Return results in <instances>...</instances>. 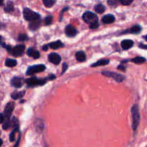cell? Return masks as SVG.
<instances>
[{"label":"cell","mask_w":147,"mask_h":147,"mask_svg":"<svg viewBox=\"0 0 147 147\" xmlns=\"http://www.w3.org/2000/svg\"><path fill=\"white\" fill-rule=\"evenodd\" d=\"M119 1L123 5H129L133 2V0H119Z\"/></svg>","instance_id":"cell-30"},{"label":"cell","mask_w":147,"mask_h":147,"mask_svg":"<svg viewBox=\"0 0 147 147\" xmlns=\"http://www.w3.org/2000/svg\"><path fill=\"white\" fill-rule=\"evenodd\" d=\"M45 66L43 64L34 65V66H30V67L28 68V69L27 70V72H26V74L32 75L34 74L39 73V72H42L45 70Z\"/></svg>","instance_id":"cell-6"},{"label":"cell","mask_w":147,"mask_h":147,"mask_svg":"<svg viewBox=\"0 0 147 147\" xmlns=\"http://www.w3.org/2000/svg\"><path fill=\"white\" fill-rule=\"evenodd\" d=\"M142 31V27L140 25H135L134 27H131L129 30H126V33H132V34H138Z\"/></svg>","instance_id":"cell-17"},{"label":"cell","mask_w":147,"mask_h":147,"mask_svg":"<svg viewBox=\"0 0 147 147\" xmlns=\"http://www.w3.org/2000/svg\"><path fill=\"white\" fill-rule=\"evenodd\" d=\"M98 26H99L98 22H96V23H94V24H90V29H96L97 27H98Z\"/></svg>","instance_id":"cell-31"},{"label":"cell","mask_w":147,"mask_h":147,"mask_svg":"<svg viewBox=\"0 0 147 147\" xmlns=\"http://www.w3.org/2000/svg\"><path fill=\"white\" fill-rule=\"evenodd\" d=\"M53 17L52 15H48L45 18V23L46 25H50L52 22H53Z\"/></svg>","instance_id":"cell-28"},{"label":"cell","mask_w":147,"mask_h":147,"mask_svg":"<svg viewBox=\"0 0 147 147\" xmlns=\"http://www.w3.org/2000/svg\"><path fill=\"white\" fill-rule=\"evenodd\" d=\"M3 1H4V0H1V5H3Z\"/></svg>","instance_id":"cell-38"},{"label":"cell","mask_w":147,"mask_h":147,"mask_svg":"<svg viewBox=\"0 0 147 147\" xmlns=\"http://www.w3.org/2000/svg\"><path fill=\"white\" fill-rule=\"evenodd\" d=\"M83 19L86 23L89 24H94L96 22H98V18L97 15L92 12H86L83 15Z\"/></svg>","instance_id":"cell-4"},{"label":"cell","mask_w":147,"mask_h":147,"mask_svg":"<svg viewBox=\"0 0 147 147\" xmlns=\"http://www.w3.org/2000/svg\"><path fill=\"white\" fill-rule=\"evenodd\" d=\"M11 84L15 88L21 87L22 85L21 78L17 77V76H15V77H14L11 80Z\"/></svg>","instance_id":"cell-13"},{"label":"cell","mask_w":147,"mask_h":147,"mask_svg":"<svg viewBox=\"0 0 147 147\" xmlns=\"http://www.w3.org/2000/svg\"><path fill=\"white\" fill-rule=\"evenodd\" d=\"M101 21L104 24H111L115 21V17L113 14H106L102 17Z\"/></svg>","instance_id":"cell-12"},{"label":"cell","mask_w":147,"mask_h":147,"mask_svg":"<svg viewBox=\"0 0 147 147\" xmlns=\"http://www.w3.org/2000/svg\"><path fill=\"white\" fill-rule=\"evenodd\" d=\"M118 69H119V70L123 71H126V68L123 66H118Z\"/></svg>","instance_id":"cell-34"},{"label":"cell","mask_w":147,"mask_h":147,"mask_svg":"<svg viewBox=\"0 0 147 147\" xmlns=\"http://www.w3.org/2000/svg\"><path fill=\"white\" fill-rule=\"evenodd\" d=\"M43 4L46 7H52L55 3V0H42Z\"/></svg>","instance_id":"cell-26"},{"label":"cell","mask_w":147,"mask_h":147,"mask_svg":"<svg viewBox=\"0 0 147 147\" xmlns=\"http://www.w3.org/2000/svg\"><path fill=\"white\" fill-rule=\"evenodd\" d=\"M40 20H37V21L31 22L29 24V28L31 30H36L40 27Z\"/></svg>","instance_id":"cell-19"},{"label":"cell","mask_w":147,"mask_h":147,"mask_svg":"<svg viewBox=\"0 0 147 147\" xmlns=\"http://www.w3.org/2000/svg\"><path fill=\"white\" fill-rule=\"evenodd\" d=\"M55 76L53 74H51L48 76V79H49V80H53V79H55Z\"/></svg>","instance_id":"cell-35"},{"label":"cell","mask_w":147,"mask_h":147,"mask_svg":"<svg viewBox=\"0 0 147 147\" xmlns=\"http://www.w3.org/2000/svg\"><path fill=\"white\" fill-rule=\"evenodd\" d=\"M95 11L97 13H99V14H101V13L104 12L105 10H106V7L103 5V4H96L94 7Z\"/></svg>","instance_id":"cell-23"},{"label":"cell","mask_w":147,"mask_h":147,"mask_svg":"<svg viewBox=\"0 0 147 147\" xmlns=\"http://www.w3.org/2000/svg\"><path fill=\"white\" fill-rule=\"evenodd\" d=\"M110 61L109 59H101V60H99L98 61L95 62L93 64H92L91 67H97V66H105V65L109 64Z\"/></svg>","instance_id":"cell-15"},{"label":"cell","mask_w":147,"mask_h":147,"mask_svg":"<svg viewBox=\"0 0 147 147\" xmlns=\"http://www.w3.org/2000/svg\"><path fill=\"white\" fill-rule=\"evenodd\" d=\"M49 47L51 48L52 49H57V48H60L63 47V44L62 43L61 41L60 40H57V41H55L53 42V43H50V44H48Z\"/></svg>","instance_id":"cell-18"},{"label":"cell","mask_w":147,"mask_h":147,"mask_svg":"<svg viewBox=\"0 0 147 147\" xmlns=\"http://www.w3.org/2000/svg\"><path fill=\"white\" fill-rule=\"evenodd\" d=\"M48 60L50 62L54 63V64L57 65L61 61V57L59 54L56 53H52L48 56Z\"/></svg>","instance_id":"cell-10"},{"label":"cell","mask_w":147,"mask_h":147,"mask_svg":"<svg viewBox=\"0 0 147 147\" xmlns=\"http://www.w3.org/2000/svg\"><path fill=\"white\" fill-rule=\"evenodd\" d=\"M17 128H18V126L15 127V128L13 129V131L11 132V133H10L9 141H11V142H13V141H14V138H15V133H16V131H17Z\"/></svg>","instance_id":"cell-27"},{"label":"cell","mask_w":147,"mask_h":147,"mask_svg":"<svg viewBox=\"0 0 147 147\" xmlns=\"http://www.w3.org/2000/svg\"><path fill=\"white\" fill-rule=\"evenodd\" d=\"M46 79H38L36 77H32L29 78V79H26L25 82L28 86H41L45 84L46 82Z\"/></svg>","instance_id":"cell-5"},{"label":"cell","mask_w":147,"mask_h":147,"mask_svg":"<svg viewBox=\"0 0 147 147\" xmlns=\"http://www.w3.org/2000/svg\"><path fill=\"white\" fill-rule=\"evenodd\" d=\"M131 61L134 63H136V64H142V63H144L146 61V59L144 57H142V56H136V57L134 58Z\"/></svg>","instance_id":"cell-22"},{"label":"cell","mask_w":147,"mask_h":147,"mask_svg":"<svg viewBox=\"0 0 147 147\" xmlns=\"http://www.w3.org/2000/svg\"><path fill=\"white\" fill-rule=\"evenodd\" d=\"M23 15H24V19L27 21L29 22H34L39 20L40 18V15L38 13L32 11L28 8H24L23 10Z\"/></svg>","instance_id":"cell-3"},{"label":"cell","mask_w":147,"mask_h":147,"mask_svg":"<svg viewBox=\"0 0 147 147\" xmlns=\"http://www.w3.org/2000/svg\"><path fill=\"white\" fill-rule=\"evenodd\" d=\"M10 127H13L12 122H11V120H6L4 122L2 123V128L4 130H7L10 128Z\"/></svg>","instance_id":"cell-25"},{"label":"cell","mask_w":147,"mask_h":147,"mask_svg":"<svg viewBox=\"0 0 147 147\" xmlns=\"http://www.w3.org/2000/svg\"><path fill=\"white\" fill-rule=\"evenodd\" d=\"M14 5H13L12 1H7L5 7H4V11H5L6 12L11 13L14 11Z\"/></svg>","instance_id":"cell-20"},{"label":"cell","mask_w":147,"mask_h":147,"mask_svg":"<svg viewBox=\"0 0 147 147\" xmlns=\"http://www.w3.org/2000/svg\"><path fill=\"white\" fill-rule=\"evenodd\" d=\"M27 38H28L27 35L26 34H24V33H22V34H20L18 36V40H20V41H24V40H27Z\"/></svg>","instance_id":"cell-29"},{"label":"cell","mask_w":147,"mask_h":147,"mask_svg":"<svg viewBox=\"0 0 147 147\" xmlns=\"http://www.w3.org/2000/svg\"><path fill=\"white\" fill-rule=\"evenodd\" d=\"M108 2H109V4H110L111 5H114V4H116V0H109Z\"/></svg>","instance_id":"cell-33"},{"label":"cell","mask_w":147,"mask_h":147,"mask_svg":"<svg viewBox=\"0 0 147 147\" xmlns=\"http://www.w3.org/2000/svg\"><path fill=\"white\" fill-rule=\"evenodd\" d=\"M48 45H45V46H42V50H45V51H46V50H47V49H48Z\"/></svg>","instance_id":"cell-36"},{"label":"cell","mask_w":147,"mask_h":147,"mask_svg":"<svg viewBox=\"0 0 147 147\" xmlns=\"http://www.w3.org/2000/svg\"><path fill=\"white\" fill-rule=\"evenodd\" d=\"M24 49H25V46L24 45L20 44L17 45V46H14V48L11 49V54L13 56H15V57H18V56H21L24 53Z\"/></svg>","instance_id":"cell-8"},{"label":"cell","mask_w":147,"mask_h":147,"mask_svg":"<svg viewBox=\"0 0 147 147\" xmlns=\"http://www.w3.org/2000/svg\"><path fill=\"white\" fill-rule=\"evenodd\" d=\"M27 54L29 56H30V57L35 59H38V58L40 56V52H39L38 50H35V49L32 48H29L28 50H27Z\"/></svg>","instance_id":"cell-11"},{"label":"cell","mask_w":147,"mask_h":147,"mask_svg":"<svg viewBox=\"0 0 147 147\" xmlns=\"http://www.w3.org/2000/svg\"><path fill=\"white\" fill-rule=\"evenodd\" d=\"M144 38H145V40H146L147 41V35H146V36H144Z\"/></svg>","instance_id":"cell-37"},{"label":"cell","mask_w":147,"mask_h":147,"mask_svg":"<svg viewBox=\"0 0 147 147\" xmlns=\"http://www.w3.org/2000/svg\"><path fill=\"white\" fill-rule=\"evenodd\" d=\"M76 59H77L78 61L79 62H83L86 61V56L85 54V53L82 50H80V51H78L76 54Z\"/></svg>","instance_id":"cell-16"},{"label":"cell","mask_w":147,"mask_h":147,"mask_svg":"<svg viewBox=\"0 0 147 147\" xmlns=\"http://www.w3.org/2000/svg\"><path fill=\"white\" fill-rule=\"evenodd\" d=\"M65 33L66 35L68 37H73L77 35L78 30L76 27H74L72 25H67L66 26L65 29Z\"/></svg>","instance_id":"cell-9"},{"label":"cell","mask_w":147,"mask_h":147,"mask_svg":"<svg viewBox=\"0 0 147 147\" xmlns=\"http://www.w3.org/2000/svg\"><path fill=\"white\" fill-rule=\"evenodd\" d=\"M134 46V42L131 40H124L121 42V47L123 50H129Z\"/></svg>","instance_id":"cell-14"},{"label":"cell","mask_w":147,"mask_h":147,"mask_svg":"<svg viewBox=\"0 0 147 147\" xmlns=\"http://www.w3.org/2000/svg\"><path fill=\"white\" fill-rule=\"evenodd\" d=\"M131 113H132V128L134 131H136L138 128L140 122V114H139V108L137 105H134L131 108Z\"/></svg>","instance_id":"cell-1"},{"label":"cell","mask_w":147,"mask_h":147,"mask_svg":"<svg viewBox=\"0 0 147 147\" xmlns=\"http://www.w3.org/2000/svg\"><path fill=\"white\" fill-rule=\"evenodd\" d=\"M67 63H63V71H62V74H63V73H64L65 71V70L66 69H67Z\"/></svg>","instance_id":"cell-32"},{"label":"cell","mask_w":147,"mask_h":147,"mask_svg":"<svg viewBox=\"0 0 147 147\" xmlns=\"http://www.w3.org/2000/svg\"><path fill=\"white\" fill-rule=\"evenodd\" d=\"M24 91H23V92H14V93H12L11 95V97L12 99H19V98H21L24 95Z\"/></svg>","instance_id":"cell-24"},{"label":"cell","mask_w":147,"mask_h":147,"mask_svg":"<svg viewBox=\"0 0 147 147\" xmlns=\"http://www.w3.org/2000/svg\"><path fill=\"white\" fill-rule=\"evenodd\" d=\"M146 147H147V146H146Z\"/></svg>","instance_id":"cell-39"},{"label":"cell","mask_w":147,"mask_h":147,"mask_svg":"<svg viewBox=\"0 0 147 147\" xmlns=\"http://www.w3.org/2000/svg\"><path fill=\"white\" fill-rule=\"evenodd\" d=\"M15 105H14V102H9L7 104V105L5 106V108L4 110V112L1 115V122L3 123L6 120L9 119L10 116H11V112L14 110V108Z\"/></svg>","instance_id":"cell-2"},{"label":"cell","mask_w":147,"mask_h":147,"mask_svg":"<svg viewBox=\"0 0 147 147\" xmlns=\"http://www.w3.org/2000/svg\"><path fill=\"white\" fill-rule=\"evenodd\" d=\"M102 74L103 76H107V77L113 78V79H115L118 82H121L125 79V76L123 75L120 74L115 73V72L113 71H102Z\"/></svg>","instance_id":"cell-7"},{"label":"cell","mask_w":147,"mask_h":147,"mask_svg":"<svg viewBox=\"0 0 147 147\" xmlns=\"http://www.w3.org/2000/svg\"><path fill=\"white\" fill-rule=\"evenodd\" d=\"M17 61L14 60V59H7V60L5 61V65L7 67H14V66L17 65Z\"/></svg>","instance_id":"cell-21"}]
</instances>
